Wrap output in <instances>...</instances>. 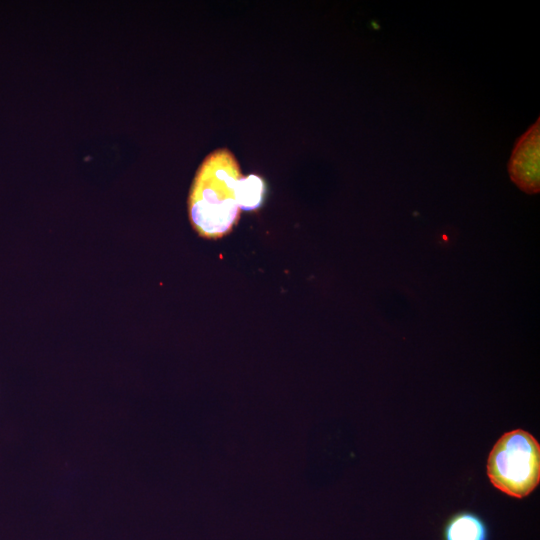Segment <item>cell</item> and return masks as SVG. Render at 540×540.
Listing matches in <instances>:
<instances>
[{
	"instance_id": "cell-2",
	"label": "cell",
	"mask_w": 540,
	"mask_h": 540,
	"mask_svg": "<svg viewBox=\"0 0 540 540\" xmlns=\"http://www.w3.org/2000/svg\"><path fill=\"white\" fill-rule=\"evenodd\" d=\"M491 484L510 497L530 495L540 481V444L527 431L516 429L503 434L487 459Z\"/></svg>"
},
{
	"instance_id": "cell-5",
	"label": "cell",
	"mask_w": 540,
	"mask_h": 540,
	"mask_svg": "<svg viewBox=\"0 0 540 540\" xmlns=\"http://www.w3.org/2000/svg\"><path fill=\"white\" fill-rule=\"evenodd\" d=\"M265 183L257 175H249L241 177L236 187V199L240 209L255 210L257 209L264 197Z\"/></svg>"
},
{
	"instance_id": "cell-3",
	"label": "cell",
	"mask_w": 540,
	"mask_h": 540,
	"mask_svg": "<svg viewBox=\"0 0 540 540\" xmlns=\"http://www.w3.org/2000/svg\"><path fill=\"white\" fill-rule=\"evenodd\" d=\"M512 182L527 194L540 191V119L515 142L508 161Z\"/></svg>"
},
{
	"instance_id": "cell-4",
	"label": "cell",
	"mask_w": 540,
	"mask_h": 540,
	"mask_svg": "<svg viewBox=\"0 0 540 540\" xmlns=\"http://www.w3.org/2000/svg\"><path fill=\"white\" fill-rule=\"evenodd\" d=\"M442 540H490V528L479 514L461 510L445 521Z\"/></svg>"
},
{
	"instance_id": "cell-1",
	"label": "cell",
	"mask_w": 540,
	"mask_h": 540,
	"mask_svg": "<svg viewBox=\"0 0 540 540\" xmlns=\"http://www.w3.org/2000/svg\"><path fill=\"white\" fill-rule=\"evenodd\" d=\"M242 177L234 156L226 149L211 153L197 171L188 200L189 218L204 238H220L237 223L240 208L236 187Z\"/></svg>"
}]
</instances>
